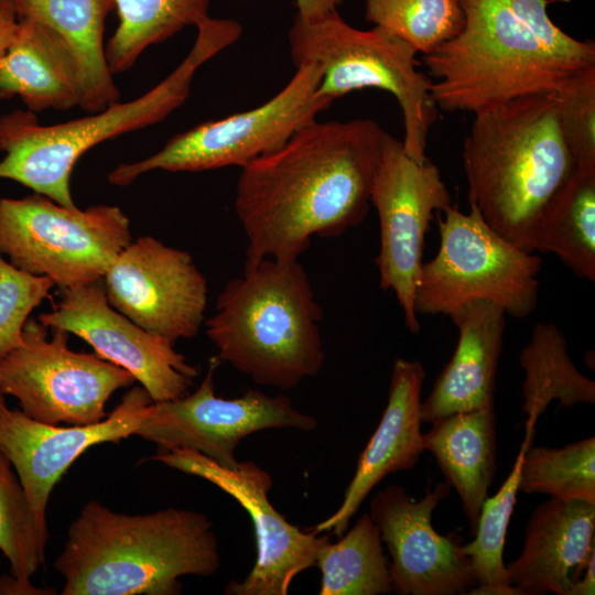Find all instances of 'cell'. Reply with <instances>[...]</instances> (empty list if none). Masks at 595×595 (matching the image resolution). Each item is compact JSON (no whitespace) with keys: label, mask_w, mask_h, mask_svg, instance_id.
Returning a JSON list of instances; mask_svg holds the SVG:
<instances>
[{"label":"cell","mask_w":595,"mask_h":595,"mask_svg":"<svg viewBox=\"0 0 595 595\" xmlns=\"http://www.w3.org/2000/svg\"><path fill=\"white\" fill-rule=\"evenodd\" d=\"M388 132L369 118L317 121L244 167L235 213L245 266L299 260L313 236H338L365 218Z\"/></svg>","instance_id":"6da1fadb"},{"label":"cell","mask_w":595,"mask_h":595,"mask_svg":"<svg viewBox=\"0 0 595 595\" xmlns=\"http://www.w3.org/2000/svg\"><path fill=\"white\" fill-rule=\"evenodd\" d=\"M462 31L424 56L439 110L473 115L556 91L595 67V43L558 26L548 0H461Z\"/></svg>","instance_id":"7a4b0ae2"},{"label":"cell","mask_w":595,"mask_h":595,"mask_svg":"<svg viewBox=\"0 0 595 595\" xmlns=\"http://www.w3.org/2000/svg\"><path fill=\"white\" fill-rule=\"evenodd\" d=\"M221 565L206 515L170 507L142 515L87 501L54 561L62 595H177L180 577L210 576Z\"/></svg>","instance_id":"3957f363"},{"label":"cell","mask_w":595,"mask_h":595,"mask_svg":"<svg viewBox=\"0 0 595 595\" xmlns=\"http://www.w3.org/2000/svg\"><path fill=\"white\" fill-rule=\"evenodd\" d=\"M463 166L469 205L491 229L529 251L543 206L575 167L553 93L518 97L475 113L463 144Z\"/></svg>","instance_id":"277c9868"},{"label":"cell","mask_w":595,"mask_h":595,"mask_svg":"<svg viewBox=\"0 0 595 595\" xmlns=\"http://www.w3.org/2000/svg\"><path fill=\"white\" fill-rule=\"evenodd\" d=\"M322 318L299 260L266 258L226 283L206 321V335L219 363L257 385L290 390L322 369Z\"/></svg>","instance_id":"5b68a950"},{"label":"cell","mask_w":595,"mask_h":595,"mask_svg":"<svg viewBox=\"0 0 595 595\" xmlns=\"http://www.w3.org/2000/svg\"><path fill=\"white\" fill-rule=\"evenodd\" d=\"M196 40L182 63L149 91L115 102L90 116L42 125L34 112L17 109L0 117V178L12 180L69 208V181L79 158L120 134L162 121L190 96L198 68L232 45L242 34L231 19L208 17L197 26Z\"/></svg>","instance_id":"8992f818"},{"label":"cell","mask_w":595,"mask_h":595,"mask_svg":"<svg viewBox=\"0 0 595 595\" xmlns=\"http://www.w3.org/2000/svg\"><path fill=\"white\" fill-rule=\"evenodd\" d=\"M294 65L314 63L321 69L317 93L333 101L365 88L391 94L403 118L405 153L425 162L429 132L439 109L432 79L418 68L416 52L394 34L374 26L360 30L332 11L316 19L294 17L289 30Z\"/></svg>","instance_id":"52a82bcc"},{"label":"cell","mask_w":595,"mask_h":595,"mask_svg":"<svg viewBox=\"0 0 595 595\" xmlns=\"http://www.w3.org/2000/svg\"><path fill=\"white\" fill-rule=\"evenodd\" d=\"M437 214L440 247L421 268L414 294L416 315L450 316L474 301H490L517 318L529 316L539 293L541 258L489 227L476 207L452 205Z\"/></svg>","instance_id":"ba28073f"},{"label":"cell","mask_w":595,"mask_h":595,"mask_svg":"<svg viewBox=\"0 0 595 595\" xmlns=\"http://www.w3.org/2000/svg\"><path fill=\"white\" fill-rule=\"evenodd\" d=\"M131 240L129 218L118 206L69 208L36 193L0 198V252L60 291L102 280Z\"/></svg>","instance_id":"9c48e42d"},{"label":"cell","mask_w":595,"mask_h":595,"mask_svg":"<svg viewBox=\"0 0 595 595\" xmlns=\"http://www.w3.org/2000/svg\"><path fill=\"white\" fill-rule=\"evenodd\" d=\"M291 79L262 105L208 120L172 137L156 153L112 170L108 180L126 186L153 170L201 172L226 166L240 169L282 147L298 130L316 120L333 100L321 96V69L302 63Z\"/></svg>","instance_id":"30bf717a"},{"label":"cell","mask_w":595,"mask_h":595,"mask_svg":"<svg viewBox=\"0 0 595 595\" xmlns=\"http://www.w3.org/2000/svg\"><path fill=\"white\" fill-rule=\"evenodd\" d=\"M29 318L21 343L0 359V393L14 397L28 416L50 424L102 421L106 404L134 382L126 369L94 353L68 347L69 333Z\"/></svg>","instance_id":"8fae6325"},{"label":"cell","mask_w":595,"mask_h":595,"mask_svg":"<svg viewBox=\"0 0 595 595\" xmlns=\"http://www.w3.org/2000/svg\"><path fill=\"white\" fill-rule=\"evenodd\" d=\"M370 204L380 227L376 263L379 284L392 291L402 309L405 327L420 332L414 294L423 264L425 235L434 212L452 205V196L436 165L410 158L402 141L388 133L377 167Z\"/></svg>","instance_id":"7c38bea8"},{"label":"cell","mask_w":595,"mask_h":595,"mask_svg":"<svg viewBox=\"0 0 595 595\" xmlns=\"http://www.w3.org/2000/svg\"><path fill=\"white\" fill-rule=\"evenodd\" d=\"M218 365L219 360L213 357L195 391L178 399L152 402L134 435L156 444L158 453L191 448L224 468L234 469L240 464L237 446L250 434L268 429H316V419L298 411L285 396L272 397L257 389L232 399L216 396L214 371Z\"/></svg>","instance_id":"4fadbf2b"},{"label":"cell","mask_w":595,"mask_h":595,"mask_svg":"<svg viewBox=\"0 0 595 595\" xmlns=\"http://www.w3.org/2000/svg\"><path fill=\"white\" fill-rule=\"evenodd\" d=\"M151 459L206 479L249 513L257 559L242 581H232L226 586L227 595H286L294 577L315 565L317 551L329 540L314 529L306 532L286 521L268 498L272 487L270 474L251 461L228 469L191 448L156 453Z\"/></svg>","instance_id":"5bb4252c"},{"label":"cell","mask_w":595,"mask_h":595,"mask_svg":"<svg viewBox=\"0 0 595 595\" xmlns=\"http://www.w3.org/2000/svg\"><path fill=\"white\" fill-rule=\"evenodd\" d=\"M102 283L109 304L142 328L173 343L201 329L207 305V281L185 250L152 236L125 247Z\"/></svg>","instance_id":"9a60e30c"},{"label":"cell","mask_w":595,"mask_h":595,"mask_svg":"<svg viewBox=\"0 0 595 595\" xmlns=\"http://www.w3.org/2000/svg\"><path fill=\"white\" fill-rule=\"evenodd\" d=\"M61 300L37 320L88 343L95 353L127 371L153 402L190 393L198 369L175 350L169 338L149 332L115 310L102 280L61 291Z\"/></svg>","instance_id":"2e32d148"},{"label":"cell","mask_w":595,"mask_h":595,"mask_svg":"<svg viewBox=\"0 0 595 595\" xmlns=\"http://www.w3.org/2000/svg\"><path fill=\"white\" fill-rule=\"evenodd\" d=\"M450 488L439 483L415 500L403 486L390 485L370 501L369 516L388 548L392 586L399 595H454L476 586L461 539L441 536L432 527V513Z\"/></svg>","instance_id":"e0dca14e"},{"label":"cell","mask_w":595,"mask_h":595,"mask_svg":"<svg viewBox=\"0 0 595 595\" xmlns=\"http://www.w3.org/2000/svg\"><path fill=\"white\" fill-rule=\"evenodd\" d=\"M152 402L147 390L137 386L102 421L63 425L36 421L0 401V451L14 468L41 522L47 524L52 490L72 464L94 445L134 435Z\"/></svg>","instance_id":"ac0fdd59"},{"label":"cell","mask_w":595,"mask_h":595,"mask_svg":"<svg viewBox=\"0 0 595 595\" xmlns=\"http://www.w3.org/2000/svg\"><path fill=\"white\" fill-rule=\"evenodd\" d=\"M425 378L418 360L396 359L381 420L358 458L339 508L313 529L340 537L370 491L388 475L411 469L424 451L421 391Z\"/></svg>","instance_id":"d6986e66"},{"label":"cell","mask_w":595,"mask_h":595,"mask_svg":"<svg viewBox=\"0 0 595 595\" xmlns=\"http://www.w3.org/2000/svg\"><path fill=\"white\" fill-rule=\"evenodd\" d=\"M595 504L550 498L531 513L520 555L506 565L520 595H569L595 553Z\"/></svg>","instance_id":"ffe728a7"},{"label":"cell","mask_w":595,"mask_h":595,"mask_svg":"<svg viewBox=\"0 0 595 595\" xmlns=\"http://www.w3.org/2000/svg\"><path fill=\"white\" fill-rule=\"evenodd\" d=\"M506 314L498 304L480 300L450 315L458 329V340L451 360L421 403L422 422L494 407Z\"/></svg>","instance_id":"44dd1931"},{"label":"cell","mask_w":595,"mask_h":595,"mask_svg":"<svg viewBox=\"0 0 595 595\" xmlns=\"http://www.w3.org/2000/svg\"><path fill=\"white\" fill-rule=\"evenodd\" d=\"M13 96L34 113L82 105L79 63L71 47L44 24L18 20L10 44L0 56V99Z\"/></svg>","instance_id":"7402d4cb"},{"label":"cell","mask_w":595,"mask_h":595,"mask_svg":"<svg viewBox=\"0 0 595 595\" xmlns=\"http://www.w3.org/2000/svg\"><path fill=\"white\" fill-rule=\"evenodd\" d=\"M422 435L450 487L455 488L475 533L482 505L496 472L494 407L457 412L431 422Z\"/></svg>","instance_id":"603a6c76"},{"label":"cell","mask_w":595,"mask_h":595,"mask_svg":"<svg viewBox=\"0 0 595 595\" xmlns=\"http://www.w3.org/2000/svg\"><path fill=\"white\" fill-rule=\"evenodd\" d=\"M18 20L52 29L73 51L82 71L80 107L97 112L118 102L120 93L108 67L105 21L115 9L112 0H11Z\"/></svg>","instance_id":"cb8c5ba5"},{"label":"cell","mask_w":595,"mask_h":595,"mask_svg":"<svg viewBox=\"0 0 595 595\" xmlns=\"http://www.w3.org/2000/svg\"><path fill=\"white\" fill-rule=\"evenodd\" d=\"M554 253L577 277L595 280V170L574 167L543 206L529 251Z\"/></svg>","instance_id":"d4e9b609"},{"label":"cell","mask_w":595,"mask_h":595,"mask_svg":"<svg viewBox=\"0 0 595 595\" xmlns=\"http://www.w3.org/2000/svg\"><path fill=\"white\" fill-rule=\"evenodd\" d=\"M526 372L522 383L527 414L526 435L533 437L539 416L553 400L562 408L595 402V382L582 375L571 360L563 333L552 323H537L519 355Z\"/></svg>","instance_id":"484cf974"},{"label":"cell","mask_w":595,"mask_h":595,"mask_svg":"<svg viewBox=\"0 0 595 595\" xmlns=\"http://www.w3.org/2000/svg\"><path fill=\"white\" fill-rule=\"evenodd\" d=\"M320 595H379L393 591L389 561L379 530L369 513L336 542L326 541L317 551Z\"/></svg>","instance_id":"4316f807"},{"label":"cell","mask_w":595,"mask_h":595,"mask_svg":"<svg viewBox=\"0 0 595 595\" xmlns=\"http://www.w3.org/2000/svg\"><path fill=\"white\" fill-rule=\"evenodd\" d=\"M118 26L105 45L112 75L133 66L151 45L209 17L210 0H112Z\"/></svg>","instance_id":"83f0119b"},{"label":"cell","mask_w":595,"mask_h":595,"mask_svg":"<svg viewBox=\"0 0 595 595\" xmlns=\"http://www.w3.org/2000/svg\"><path fill=\"white\" fill-rule=\"evenodd\" d=\"M531 441L523 440L512 470L493 497H486L477 520L475 539L462 545L469 558L476 586L470 595H520L510 584L502 553L508 523L519 490V475L523 455Z\"/></svg>","instance_id":"f1b7e54d"},{"label":"cell","mask_w":595,"mask_h":595,"mask_svg":"<svg viewBox=\"0 0 595 595\" xmlns=\"http://www.w3.org/2000/svg\"><path fill=\"white\" fill-rule=\"evenodd\" d=\"M519 490L595 504V437L562 448L529 447L520 467Z\"/></svg>","instance_id":"f546056e"},{"label":"cell","mask_w":595,"mask_h":595,"mask_svg":"<svg viewBox=\"0 0 595 595\" xmlns=\"http://www.w3.org/2000/svg\"><path fill=\"white\" fill-rule=\"evenodd\" d=\"M365 18L424 56L456 36L465 22L461 0H366Z\"/></svg>","instance_id":"4dcf8cb0"},{"label":"cell","mask_w":595,"mask_h":595,"mask_svg":"<svg viewBox=\"0 0 595 595\" xmlns=\"http://www.w3.org/2000/svg\"><path fill=\"white\" fill-rule=\"evenodd\" d=\"M47 524L35 516L8 457L0 451V551L10 572L30 581L44 564Z\"/></svg>","instance_id":"1f68e13d"},{"label":"cell","mask_w":595,"mask_h":595,"mask_svg":"<svg viewBox=\"0 0 595 595\" xmlns=\"http://www.w3.org/2000/svg\"><path fill=\"white\" fill-rule=\"evenodd\" d=\"M553 95L575 167L595 170V67L572 76Z\"/></svg>","instance_id":"d6a6232c"},{"label":"cell","mask_w":595,"mask_h":595,"mask_svg":"<svg viewBox=\"0 0 595 595\" xmlns=\"http://www.w3.org/2000/svg\"><path fill=\"white\" fill-rule=\"evenodd\" d=\"M54 286L50 278L18 269L0 252V359L21 343L30 314Z\"/></svg>","instance_id":"836d02e7"},{"label":"cell","mask_w":595,"mask_h":595,"mask_svg":"<svg viewBox=\"0 0 595 595\" xmlns=\"http://www.w3.org/2000/svg\"><path fill=\"white\" fill-rule=\"evenodd\" d=\"M342 3L343 0H295V15L306 20L316 19L338 10Z\"/></svg>","instance_id":"e575fe53"},{"label":"cell","mask_w":595,"mask_h":595,"mask_svg":"<svg viewBox=\"0 0 595 595\" xmlns=\"http://www.w3.org/2000/svg\"><path fill=\"white\" fill-rule=\"evenodd\" d=\"M53 589H44L35 587L30 581L20 580L14 575H1L0 576V594H13V595H51L56 592Z\"/></svg>","instance_id":"d590c367"},{"label":"cell","mask_w":595,"mask_h":595,"mask_svg":"<svg viewBox=\"0 0 595 595\" xmlns=\"http://www.w3.org/2000/svg\"><path fill=\"white\" fill-rule=\"evenodd\" d=\"M17 23L18 19L11 0H0V56L10 44Z\"/></svg>","instance_id":"8d00e7d4"},{"label":"cell","mask_w":595,"mask_h":595,"mask_svg":"<svg viewBox=\"0 0 595 595\" xmlns=\"http://www.w3.org/2000/svg\"><path fill=\"white\" fill-rule=\"evenodd\" d=\"M577 582H575L569 595H594L595 594V553L592 554L586 563L584 573Z\"/></svg>","instance_id":"74e56055"},{"label":"cell","mask_w":595,"mask_h":595,"mask_svg":"<svg viewBox=\"0 0 595 595\" xmlns=\"http://www.w3.org/2000/svg\"><path fill=\"white\" fill-rule=\"evenodd\" d=\"M0 401H6L4 396L0 393Z\"/></svg>","instance_id":"f35d334b"}]
</instances>
